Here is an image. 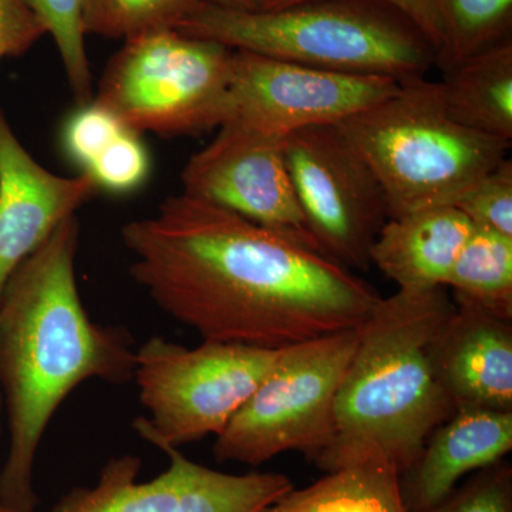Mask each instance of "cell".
<instances>
[{"mask_svg": "<svg viewBox=\"0 0 512 512\" xmlns=\"http://www.w3.org/2000/svg\"><path fill=\"white\" fill-rule=\"evenodd\" d=\"M121 239L134 281L202 340L288 348L359 328L382 299L328 256L184 192Z\"/></svg>", "mask_w": 512, "mask_h": 512, "instance_id": "cell-1", "label": "cell"}, {"mask_svg": "<svg viewBox=\"0 0 512 512\" xmlns=\"http://www.w3.org/2000/svg\"><path fill=\"white\" fill-rule=\"evenodd\" d=\"M76 215L15 269L0 295V392L9 448L0 505L35 512L33 470L43 436L66 397L87 380L123 384L136 350L126 329L94 322L76 281Z\"/></svg>", "mask_w": 512, "mask_h": 512, "instance_id": "cell-2", "label": "cell"}, {"mask_svg": "<svg viewBox=\"0 0 512 512\" xmlns=\"http://www.w3.org/2000/svg\"><path fill=\"white\" fill-rule=\"evenodd\" d=\"M446 288L400 291L380 299L357 328L340 386L335 437L312 463L330 473L383 464L403 476L424 444L456 410L430 360V343L453 312Z\"/></svg>", "mask_w": 512, "mask_h": 512, "instance_id": "cell-3", "label": "cell"}, {"mask_svg": "<svg viewBox=\"0 0 512 512\" xmlns=\"http://www.w3.org/2000/svg\"><path fill=\"white\" fill-rule=\"evenodd\" d=\"M175 29L232 50L399 83L423 79L436 64L426 36L375 0H312L261 12H234L201 0Z\"/></svg>", "mask_w": 512, "mask_h": 512, "instance_id": "cell-4", "label": "cell"}, {"mask_svg": "<svg viewBox=\"0 0 512 512\" xmlns=\"http://www.w3.org/2000/svg\"><path fill=\"white\" fill-rule=\"evenodd\" d=\"M336 126L382 185L389 218L456 204L511 147L451 119L440 83L427 77Z\"/></svg>", "mask_w": 512, "mask_h": 512, "instance_id": "cell-5", "label": "cell"}, {"mask_svg": "<svg viewBox=\"0 0 512 512\" xmlns=\"http://www.w3.org/2000/svg\"><path fill=\"white\" fill-rule=\"evenodd\" d=\"M234 50L161 29L126 40L93 97L138 134L194 136L227 114Z\"/></svg>", "mask_w": 512, "mask_h": 512, "instance_id": "cell-6", "label": "cell"}, {"mask_svg": "<svg viewBox=\"0 0 512 512\" xmlns=\"http://www.w3.org/2000/svg\"><path fill=\"white\" fill-rule=\"evenodd\" d=\"M356 345L352 329L279 349L268 375L215 439V460L258 467L288 451L315 460L335 437L336 400Z\"/></svg>", "mask_w": 512, "mask_h": 512, "instance_id": "cell-7", "label": "cell"}, {"mask_svg": "<svg viewBox=\"0 0 512 512\" xmlns=\"http://www.w3.org/2000/svg\"><path fill=\"white\" fill-rule=\"evenodd\" d=\"M279 349L202 340L185 348L161 336L136 350L134 377L147 416L133 426L161 451L215 436L274 366Z\"/></svg>", "mask_w": 512, "mask_h": 512, "instance_id": "cell-8", "label": "cell"}, {"mask_svg": "<svg viewBox=\"0 0 512 512\" xmlns=\"http://www.w3.org/2000/svg\"><path fill=\"white\" fill-rule=\"evenodd\" d=\"M286 167L319 251L357 271L389 220L386 195L372 168L336 124L302 128L282 141Z\"/></svg>", "mask_w": 512, "mask_h": 512, "instance_id": "cell-9", "label": "cell"}, {"mask_svg": "<svg viewBox=\"0 0 512 512\" xmlns=\"http://www.w3.org/2000/svg\"><path fill=\"white\" fill-rule=\"evenodd\" d=\"M399 89L390 77L330 72L234 50L222 124L284 140L302 128L342 123Z\"/></svg>", "mask_w": 512, "mask_h": 512, "instance_id": "cell-10", "label": "cell"}, {"mask_svg": "<svg viewBox=\"0 0 512 512\" xmlns=\"http://www.w3.org/2000/svg\"><path fill=\"white\" fill-rule=\"evenodd\" d=\"M164 453L170 466L148 481H137L140 458H110L96 485L74 488L52 512H261L293 488L284 474L222 473L194 463L178 448ZM0 512L19 511L0 505Z\"/></svg>", "mask_w": 512, "mask_h": 512, "instance_id": "cell-11", "label": "cell"}, {"mask_svg": "<svg viewBox=\"0 0 512 512\" xmlns=\"http://www.w3.org/2000/svg\"><path fill=\"white\" fill-rule=\"evenodd\" d=\"M282 141L222 124L185 165L183 192L320 252L293 190Z\"/></svg>", "mask_w": 512, "mask_h": 512, "instance_id": "cell-12", "label": "cell"}, {"mask_svg": "<svg viewBox=\"0 0 512 512\" xmlns=\"http://www.w3.org/2000/svg\"><path fill=\"white\" fill-rule=\"evenodd\" d=\"M97 192L89 175L62 177L37 163L0 110V295L15 269Z\"/></svg>", "mask_w": 512, "mask_h": 512, "instance_id": "cell-13", "label": "cell"}, {"mask_svg": "<svg viewBox=\"0 0 512 512\" xmlns=\"http://www.w3.org/2000/svg\"><path fill=\"white\" fill-rule=\"evenodd\" d=\"M430 360L456 412H512V320L454 303Z\"/></svg>", "mask_w": 512, "mask_h": 512, "instance_id": "cell-14", "label": "cell"}, {"mask_svg": "<svg viewBox=\"0 0 512 512\" xmlns=\"http://www.w3.org/2000/svg\"><path fill=\"white\" fill-rule=\"evenodd\" d=\"M512 448V412L458 410L431 433L400 488L407 511L446 498L468 474L504 460Z\"/></svg>", "mask_w": 512, "mask_h": 512, "instance_id": "cell-15", "label": "cell"}, {"mask_svg": "<svg viewBox=\"0 0 512 512\" xmlns=\"http://www.w3.org/2000/svg\"><path fill=\"white\" fill-rule=\"evenodd\" d=\"M473 229L454 205L389 218L370 248V265L400 291L446 288L448 275Z\"/></svg>", "mask_w": 512, "mask_h": 512, "instance_id": "cell-16", "label": "cell"}, {"mask_svg": "<svg viewBox=\"0 0 512 512\" xmlns=\"http://www.w3.org/2000/svg\"><path fill=\"white\" fill-rule=\"evenodd\" d=\"M439 83L451 119L512 143L511 37L444 70Z\"/></svg>", "mask_w": 512, "mask_h": 512, "instance_id": "cell-17", "label": "cell"}, {"mask_svg": "<svg viewBox=\"0 0 512 512\" xmlns=\"http://www.w3.org/2000/svg\"><path fill=\"white\" fill-rule=\"evenodd\" d=\"M261 512H409L400 476L383 464L338 468L319 481L295 490Z\"/></svg>", "mask_w": 512, "mask_h": 512, "instance_id": "cell-18", "label": "cell"}, {"mask_svg": "<svg viewBox=\"0 0 512 512\" xmlns=\"http://www.w3.org/2000/svg\"><path fill=\"white\" fill-rule=\"evenodd\" d=\"M446 288L457 305L512 320V238L474 228L454 262Z\"/></svg>", "mask_w": 512, "mask_h": 512, "instance_id": "cell-19", "label": "cell"}, {"mask_svg": "<svg viewBox=\"0 0 512 512\" xmlns=\"http://www.w3.org/2000/svg\"><path fill=\"white\" fill-rule=\"evenodd\" d=\"M443 30L436 64L447 70L510 37L512 0H431Z\"/></svg>", "mask_w": 512, "mask_h": 512, "instance_id": "cell-20", "label": "cell"}, {"mask_svg": "<svg viewBox=\"0 0 512 512\" xmlns=\"http://www.w3.org/2000/svg\"><path fill=\"white\" fill-rule=\"evenodd\" d=\"M201 0H84L86 35L133 39L161 29H175Z\"/></svg>", "mask_w": 512, "mask_h": 512, "instance_id": "cell-21", "label": "cell"}, {"mask_svg": "<svg viewBox=\"0 0 512 512\" xmlns=\"http://www.w3.org/2000/svg\"><path fill=\"white\" fill-rule=\"evenodd\" d=\"M55 40L77 104L93 100L92 73L84 45V0H25Z\"/></svg>", "mask_w": 512, "mask_h": 512, "instance_id": "cell-22", "label": "cell"}, {"mask_svg": "<svg viewBox=\"0 0 512 512\" xmlns=\"http://www.w3.org/2000/svg\"><path fill=\"white\" fill-rule=\"evenodd\" d=\"M151 173V157L141 134L124 130L82 174L97 188L121 195L143 187Z\"/></svg>", "mask_w": 512, "mask_h": 512, "instance_id": "cell-23", "label": "cell"}, {"mask_svg": "<svg viewBox=\"0 0 512 512\" xmlns=\"http://www.w3.org/2000/svg\"><path fill=\"white\" fill-rule=\"evenodd\" d=\"M474 228L512 238V161L505 158L454 204Z\"/></svg>", "mask_w": 512, "mask_h": 512, "instance_id": "cell-24", "label": "cell"}, {"mask_svg": "<svg viewBox=\"0 0 512 512\" xmlns=\"http://www.w3.org/2000/svg\"><path fill=\"white\" fill-rule=\"evenodd\" d=\"M127 128L111 111L96 101L80 104L79 109L74 110L64 121L63 151L84 173Z\"/></svg>", "mask_w": 512, "mask_h": 512, "instance_id": "cell-25", "label": "cell"}, {"mask_svg": "<svg viewBox=\"0 0 512 512\" xmlns=\"http://www.w3.org/2000/svg\"><path fill=\"white\" fill-rule=\"evenodd\" d=\"M420 512H512V467L505 460L473 473L446 498Z\"/></svg>", "mask_w": 512, "mask_h": 512, "instance_id": "cell-26", "label": "cell"}, {"mask_svg": "<svg viewBox=\"0 0 512 512\" xmlns=\"http://www.w3.org/2000/svg\"><path fill=\"white\" fill-rule=\"evenodd\" d=\"M46 33L25 0H0V62L25 55Z\"/></svg>", "mask_w": 512, "mask_h": 512, "instance_id": "cell-27", "label": "cell"}, {"mask_svg": "<svg viewBox=\"0 0 512 512\" xmlns=\"http://www.w3.org/2000/svg\"><path fill=\"white\" fill-rule=\"evenodd\" d=\"M305 2H312V0H269L265 10L288 8V6ZM375 2L383 3V5L397 10L400 15L410 20L436 50L437 59L441 45H443V30H441L439 15H437L431 0H375Z\"/></svg>", "mask_w": 512, "mask_h": 512, "instance_id": "cell-28", "label": "cell"}, {"mask_svg": "<svg viewBox=\"0 0 512 512\" xmlns=\"http://www.w3.org/2000/svg\"><path fill=\"white\" fill-rule=\"evenodd\" d=\"M208 5L217 6L234 12H261L268 6L269 0H202Z\"/></svg>", "mask_w": 512, "mask_h": 512, "instance_id": "cell-29", "label": "cell"}, {"mask_svg": "<svg viewBox=\"0 0 512 512\" xmlns=\"http://www.w3.org/2000/svg\"><path fill=\"white\" fill-rule=\"evenodd\" d=\"M3 413H5V406H3V396L0 392V440H2L3 433Z\"/></svg>", "mask_w": 512, "mask_h": 512, "instance_id": "cell-30", "label": "cell"}]
</instances>
